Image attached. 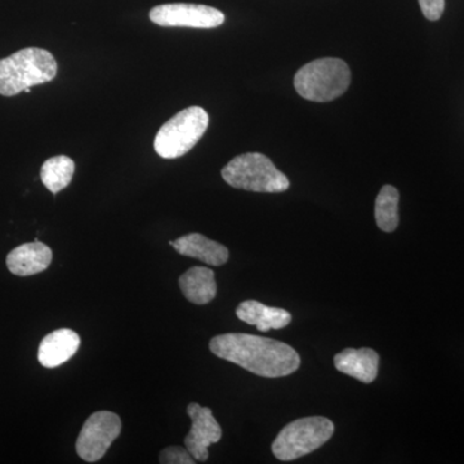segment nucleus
Instances as JSON below:
<instances>
[{
  "instance_id": "nucleus-1",
  "label": "nucleus",
  "mask_w": 464,
  "mask_h": 464,
  "mask_svg": "<svg viewBox=\"0 0 464 464\" xmlns=\"http://www.w3.org/2000/svg\"><path fill=\"white\" fill-rule=\"evenodd\" d=\"M209 348L219 359L259 377H286L297 372L301 365V357L295 348L259 335L243 333L217 335L210 341Z\"/></svg>"
},
{
  "instance_id": "nucleus-2",
  "label": "nucleus",
  "mask_w": 464,
  "mask_h": 464,
  "mask_svg": "<svg viewBox=\"0 0 464 464\" xmlns=\"http://www.w3.org/2000/svg\"><path fill=\"white\" fill-rule=\"evenodd\" d=\"M57 75V61L42 48H25L0 60V94L16 96L34 85L48 83Z\"/></svg>"
},
{
  "instance_id": "nucleus-3",
  "label": "nucleus",
  "mask_w": 464,
  "mask_h": 464,
  "mask_svg": "<svg viewBox=\"0 0 464 464\" xmlns=\"http://www.w3.org/2000/svg\"><path fill=\"white\" fill-rule=\"evenodd\" d=\"M350 83V67L341 58H319L301 67L295 76V88L299 96L314 102L338 99Z\"/></svg>"
},
{
  "instance_id": "nucleus-4",
  "label": "nucleus",
  "mask_w": 464,
  "mask_h": 464,
  "mask_svg": "<svg viewBox=\"0 0 464 464\" xmlns=\"http://www.w3.org/2000/svg\"><path fill=\"white\" fill-rule=\"evenodd\" d=\"M226 183L240 190L284 192L288 190V177L274 166L270 158L259 152H248L232 159L222 169Z\"/></svg>"
},
{
  "instance_id": "nucleus-5",
  "label": "nucleus",
  "mask_w": 464,
  "mask_h": 464,
  "mask_svg": "<svg viewBox=\"0 0 464 464\" xmlns=\"http://www.w3.org/2000/svg\"><path fill=\"white\" fill-rule=\"evenodd\" d=\"M209 115L200 106H191L170 118L159 130L154 149L164 159L181 158L195 148L207 132Z\"/></svg>"
},
{
  "instance_id": "nucleus-6",
  "label": "nucleus",
  "mask_w": 464,
  "mask_h": 464,
  "mask_svg": "<svg viewBox=\"0 0 464 464\" xmlns=\"http://www.w3.org/2000/svg\"><path fill=\"white\" fill-rule=\"evenodd\" d=\"M334 423L328 418L307 417L286 424L273 442L274 456L283 462L313 453L331 440Z\"/></svg>"
},
{
  "instance_id": "nucleus-7",
  "label": "nucleus",
  "mask_w": 464,
  "mask_h": 464,
  "mask_svg": "<svg viewBox=\"0 0 464 464\" xmlns=\"http://www.w3.org/2000/svg\"><path fill=\"white\" fill-rule=\"evenodd\" d=\"M121 431V420L112 411H96L85 420L76 440V453L85 462L102 459Z\"/></svg>"
},
{
  "instance_id": "nucleus-8",
  "label": "nucleus",
  "mask_w": 464,
  "mask_h": 464,
  "mask_svg": "<svg viewBox=\"0 0 464 464\" xmlns=\"http://www.w3.org/2000/svg\"><path fill=\"white\" fill-rule=\"evenodd\" d=\"M150 20L163 27L215 29L225 23V14L208 5L172 3L152 8L150 11Z\"/></svg>"
},
{
  "instance_id": "nucleus-9",
  "label": "nucleus",
  "mask_w": 464,
  "mask_h": 464,
  "mask_svg": "<svg viewBox=\"0 0 464 464\" xmlns=\"http://www.w3.org/2000/svg\"><path fill=\"white\" fill-rule=\"evenodd\" d=\"M188 414L191 418L192 426L185 438L186 448L195 460L206 462L209 458L208 448L217 444L222 438L221 426L209 408H204L197 402L188 406Z\"/></svg>"
},
{
  "instance_id": "nucleus-10",
  "label": "nucleus",
  "mask_w": 464,
  "mask_h": 464,
  "mask_svg": "<svg viewBox=\"0 0 464 464\" xmlns=\"http://www.w3.org/2000/svg\"><path fill=\"white\" fill-rule=\"evenodd\" d=\"M334 365L341 373L350 375L362 383H372L378 375L380 355L372 348H346L334 357Z\"/></svg>"
},
{
  "instance_id": "nucleus-11",
  "label": "nucleus",
  "mask_w": 464,
  "mask_h": 464,
  "mask_svg": "<svg viewBox=\"0 0 464 464\" xmlns=\"http://www.w3.org/2000/svg\"><path fill=\"white\" fill-rule=\"evenodd\" d=\"M81 346V337L72 329H58L45 335L39 344L38 360L44 368L65 364Z\"/></svg>"
},
{
  "instance_id": "nucleus-12",
  "label": "nucleus",
  "mask_w": 464,
  "mask_h": 464,
  "mask_svg": "<svg viewBox=\"0 0 464 464\" xmlns=\"http://www.w3.org/2000/svg\"><path fill=\"white\" fill-rule=\"evenodd\" d=\"M52 250L39 240L23 244L9 253L7 267L16 276H32L50 267Z\"/></svg>"
},
{
  "instance_id": "nucleus-13",
  "label": "nucleus",
  "mask_w": 464,
  "mask_h": 464,
  "mask_svg": "<svg viewBox=\"0 0 464 464\" xmlns=\"http://www.w3.org/2000/svg\"><path fill=\"white\" fill-rule=\"evenodd\" d=\"M179 255L186 257L197 258L210 266H222L228 261L230 253L222 244L208 239L204 235L192 232L174 241H169Z\"/></svg>"
},
{
  "instance_id": "nucleus-14",
  "label": "nucleus",
  "mask_w": 464,
  "mask_h": 464,
  "mask_svg": "<svg viewBox=\"0 0 464 464\" xmlns=\"http://www.w3.org/2000/svg\"><path fill=\"white\" fill-rule=\"evenodd\" d=\"M237 316L241 322L255 325L259 332L283 329L292 322V315L286 310L268 307L258 301L241 302L237 308Z\"/></svg>"
},
{
  "instance_id": "nucleus-15",
  "label": "nucleus",
  "mask_w": 464,
  "mask_h": 464,
  "mask_svg": "<svg viewBox=\"0 0 464 464\" xmlns=\"http://www.w3.org/2000/svg\"><path fill=\"white\" fill-rule=\"evenodd\" d=\"M179 288L188 301L195 304H207L217 295L215 273L208 267H192L179 277Z\"/></svg>"
},
{
  "instance_id": "nucleus-16",
  "label": "nucleus",
  "mask_w": 464,
  "mask_h": 464,
  "mask_svg": "<svg viewBox=\"0 0 464 464\" xmlns=\"http://www.w3.org/2000/svg\"><path fill=\"white\" fill-rule=\"evenodd\" d=\"M75 163L72 158L65 155H58L48 159L42 166L41 179L43 185L56 195L63 191L72 182L74 177Z\"/></svg>"
},
{
  "instance_id": "nucleus-17",
  "label": "nucleus",
  "mask_w": 464,
  "mask_h": 464,
  "mask_svg": "<svg viewBox=\"0 0 464 464\" xmlns=\"http://www.w3.org/2000/svg\"><path fill=\"white\" fill-rule=\"evenodd\" d=\"M375 221L384 232H393L399 225V191L393 186L381 188L375 200Z\"/></svg>"
},
{
  "instance_id": "nucleus-18",
  "label": "nucleus",
  "mask_w": 464,
  "mask_h": 464,
  "mask_svg": "<svg viewBox=\"0 0 464 464\" xmlns=\"http://www.w3.org/2000/svg\"><path fill=\"white\" fill-rule=\"evenodd\" d=\"M159 460L163 464H194L197 462L191 456L188 448L168 447L164 449L159 457Z\"/></svg>"
},
{
  "instance_id": "nucleus-19",
  "label": "nucleus",
  "mask_w": 464,
  "mask_h": 464,
  "mask_svg": "<svg viewBox=\"0 0 464 464\" xmlns=\"http://www.w3.org/2000/svg\"><path fill=\"white\" fill-rule=\"evenodd\" d=\"M423 16L430 21H438L445 11V0H418Z\"/></svg>"
}]
</instances>
